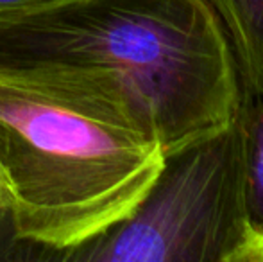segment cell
<instances>
[{
    "label": "cell",
    "mask_w": 263,
    "mask_h": 262,
    "mask_svg": "<svg viewBox=\"0 0 263 262\" xmlns=\"http://www.w3.org/2000/svg\"><path fill=\"white\" fill-rule=\"evenodd\" d=\"M68 2V0H0V14L25 13V11L45 9L50 6Z\"/></svg>",
    "instance_id": "7"
},
{
    "label": "cell",
    "mask_w": 263,
    "mask_h": 262,
    "mask_svg": "<svg viewBox=\"0 0 263 262\" xmlns=\"http://www.w3.org/2000/svg\"><path fill=\"white\" fill-rule=\"evenodd\" d=\"M251 221L247 160L236 119L165 154L142 201L93 239L58 253L73 262H229Z\"/></svg>",
    "instance_id": "3"
},
{
    "label": "cell",
    "mask_w": 263,
    "mask_h": 262,
    "mask_svg": "<svg viewBox=\"0 0 263 262\" xmlns=\"http://www.w3.org/2000/svg\"><path fill=\"white\" fill-rule=\"evenodd\" d=\"M7 217H9V198H7L6 185H4L2 174H0V223Z\"/></svg>",
    "instance_id": "8"
},
{
    "label": "cell",
    "mask_w": 263,
    "mask_h": 262,
    "mask_svg": "<svg viewBox=\"0 0 263 262\" xmlns=\"http://www.w3.org/2000/svg\"><path fill=\"white\" fill-rule=\"evenodd\" d=\"M163 151L24 81L0 76V174L20 241L76 248L124 219Z\"/></svg>",
    "instance_id": "2"
},
{
    "label": "cell",
    "mask_w": 263,
    "mask_h": 262,
    "mask_svg": "<svg viewBox=\"0 0 263 262\" xmlns=\"http://www.w3.org/2000/svg\"><path fill=\"white\" fill-rule=\"evenodd\" d=\"M238 120L246 142L251 219H263V95L242 92Z\"/></svg>",
    "instance_id": "5"
},
{
    "label": "cell",
    "mask_w": 263,
    "mask_h": 262,
    "mask_svg": "<svg viewBox=\"0 0 263 262\" xmlns=\"http://www.w3.org/2000/svg\"><path fill=\"white\" fill-rule=\"evenodd\" d=\"M229 262H263V219H251Z\"/></svg>",
    "instance_id": "6"
},
{
    "label": "cell",
    "mask_w": 263,
    "mask_h": 262,
    "mask_svg": "<svg viewBox=\"0 0 263 262\" xmlns=\"http://www.w3.org/2000/svg\"><path fill=\"white\" fill-rule=\"evenodd\" d=\"M0 76L163 154L226 130L242 99L231 43L208 0H68L0 14Z\"/></svg>",
    "instance_id": "1"
},
{
    "label": "cell",
    "mask_w": 263,
    "mask_h": 262,
    "mask_svg": "<svg viewBox=\"0 0 263 262\" xmlns=\"http://www.w3.org/2000/svg\"><path fill=\"white\" fill-rule=\"evenodd\" d=\"M231 43L243 94L263 95V0H208Z\"/></svg>",
    "instance_id": "4"
}]
</instances>
